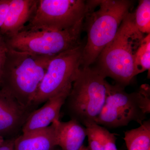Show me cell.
<instances>
[{"mask_svg":"<svg viewBox=\"0 0 150 150\" xmlns=\"http://www.w3.org/2000/svg\"><path fill=\"white\" fill-rule=\"evenodd\" d=\"M54 56L33 55L8 48L1 89L27 109L33 104L48 64Z\"/></svg>","mask_w":150,"mask_h":150,"instance_id":"cell-2","label":"cell"},{"mask_svg":"<svg viewBox=\"0 0 150 150\" xmlns=\"http://www.w3.org/2000/svg\"><path fill=\"white\" fill-rule=\"evenodd\" d=\"M71 89L65 91L49 98L42 107L28 115L23 126V134L44 129L51 123L59 120L61 108Z\"/></svg>","mask_w":150,"mask_h":150,"instance_id":"cell-9","label":"cell"},{"mask_svg":"<svg viewBox=\"0 0 150 150\" xmlns=\"http://www.w3.org/2000/svg\"><path fill=\"white\" fill-rule=\"evenodd\" d=\"M84 125L88 139L89 150H103L100 125L95 122L86 123Z\"/></svg>","mask_w":150,"mask_h":150,"instance_id":"cell-17","label":"cell"},{"mask_svg":"<svg viewBox=\"0 0 150 150\" xmlns=\"http://www.w3.org/2000/svg\"><path fill=\"white\" fill-rule=\"evenodd\" d=\"M11 0H0V28L4 24Z\"/></svg>","mask_w":150,"mask_h":150,"instance_id":"cell-20","label":"cell"},{"mask_svg":"<svg viewBox=\"0 0 150 150\" xmlns=\"http://www.w3.org/2000/svg\"><path fill=\"white\" fill-rule=\"evenodd\" d=\"M134 23V13L130 12L121 23L116 35L98 58L96 68L105 78H112L125 87L137 76L134 58L144 38Z\"/></svg>","mask_w":150,"mask_h":150,"instance_id":"cell-3","label":"cell"},{"mask_svg":"<svg viewBox=\"0 0 150 150\" xmlns=\"http://www.w3.org/2000/svg\"><path fill=\"white\" fill-rule=\"evenodd\" d=\"M123 139L128 150H150V120L144 121L138 128L126 131Z\"/></svg>","mask_w":150,"mask_h":150,"instance_id":"cell-14","label":"cell"},{"mask_svg":"<svg viewBox=\"0 0 150 150\" xmlns=\"http://www.w3.org/2000/svg\"><path fill=\"white\" fill-rule=\"evenodd\" d=\"M83 21L74 27L60 30H22L6 37L9 48L40 56H56L82 44Z\"/></svg>","mask_w":150,"mask_h":150,"instance_id":"cell-6","label":"cell"},{"mask_svg":"<svg viewBox=\"0 0 150 150\" xmlns=\"http://www.w3.org/2000/svg\"><path fill=\"white\" fill-rule=\"evenodd\" d=\"M105 78L96 68L80 67L67 98L74 119L96 123L105 102Z\"/></svg>","mask_w":150,"mask_h":150,"instance_id":"cell-5","label":"cell"},{"mask_svg":"<svg viewBox=\"0 0 150 150\" xmlns=\"http://www.w3.org/2000/svg\"><path fill=\"white\" fill-rule=\"evenodd\" d=\"M134 64L137 75L150 68V34L143 38L135 55Z\"/></svg>","mask_w":150,"mask_h":150,"instance_id":"cell-15","label":"cell"},{"mask_svg":"<svg viewBox=\"0 0 150 150\" xmlns=\"http://www.w3.org/2000/svg\"><path fill=\"white\" fill-rule=\"evenodd\" d=\"M84 45L55 56L48 64L33 104H40L71 89L81 66Z\"/></svg>","mask_w":150,"mask_h":150,"instance_id":"cell-8","label":"cell"},{"mask_svg":"<svg viewBox=\"0 0 150 150\" xmlns=\"http://www.w3.org/2000/svg\"><path fill=\"white\" fill-rule=\"evenodd\" d=\"M8 50V47L7 44L6 38L0 33V82L2 76Z\"/></svg>","mask_w":150,"mask_h":150,"instance_id":"cell-19","label":"cell"},{"mask_svg":"<svg viewBox=\"0 0 150 150\" xmlns=\"http://www.w3.org/2000/svg\"><path fill=\"white\" fill-rule=\"evenodd\" d=\"M58 121L44 129L23 134L15 140V150H52L58 146L56 125Z\"/></svg>","mask_w":150,"mask_h":150,"instance_id":"cell-12","label":"cell"},{"mask_svg":"<svg viewBox=\"0 0 150 150\" xmlns=\"http://www.w3.org/2000/svg\"><path fill=\"white\" fill-rule=\"evenodd\" d=\"M106 97L96 123L110 128L126 126L131 121L142 124L150 112L149 85L141 86L139 90L126 92L124 87L105 81Z\"/></svg>","mask_w":150,"mask_h":150,"instance_id":"cell-4","label":"cell"},{"mask_svg":"<svg viewBox=\"0 0 150 150\" xmlns=\"http://www.w3.org/2000/svg\"><path fill=\"white\" fill-rule=\"evenodd\" d=\"M134 13V23L143 33H150V1L141 0Z\"/></svg>","mask_w":150,"mask_h":150,"instance_id":"cell-16","label":"cell"},{"mask_svg":"<svg viewBox=\"0 0 150 150\" xmlns=\"http://www.w3.org/2000/svg\"><path fill=\"white\" fill-rule=\"evenodd\" d=\"M79 150H89V149L88 148L85 146H84L83 145L82 146Z\"/></svg>","mask_w":150,"mask_h":150,"instance_id":"cell-22","label":"cell"},{"mask_svg":"<svg viewBox=\"0 0 150 150\" xmlns=\"http://www.w3.org/2000/svg\"><path fill=\"white\" fill-rule=\"evenodd\" d=\"M83 22L87 40L82 54V67H90L102 50L115 37L121 23L130 12L133 1H87Z\"/></svg>","mask_w":150,"mask_h":150,"instance_id":"cell-1","label":"cell"},{"mask_svg":"<svg viewBox=\"0 0 150 150\" xmlns=\"http://www.w3.org/2000/svg\"><path fill=\"white\" fill-rule=\"evenodd\" d=\"M38 0H11L0 33L9 37L18 33L34 15Z\"/></svg>","mask_w":150,"mask_h":150,"instance_id":"cell-10","label":"cell"},{"mask_svg":"<svg viewBox=\"0 0 150 150\" xmlns=\"http://www.w3.org/2000/svg\"><path fill=\"white\" fill-rule=\"evenodd\" d=\"M100 131L102 138L103 150H117L115 134L110 133L101 126Z\"/></svg>","mask_w":150,"mask_h":150,"instance_id":"cell-18","label":"cell"},{"mask_svg":"<svg viewBox=\"0 0 150 150\" xmlns=\"http://www.w3.org/2000/svg\"><path fill=\"white\" fill-rule=\"evenodd\" d=\"M86 11L83 0H38L34 15L22 30L68 29L83 21Z\"/></svg>","mask_w":150,"mask_h":150,"instance_id":"cell-7","label":"cell"},{"mask_svg":"<svg viewBox=\"0 0 150 150\" xmlns=\"http://www.w3.org/2000/svg\"><path fill=\"white\" fill-rule=\"evenodd\" d=\"M26 108L0 89V136L13 134L24 124Z\"/></svg>","mask_w":150,"mask_h":150,"instance_id":"cell-11","label":"cell"},{"mask_svg":"<svg viewBox=\"0 0 150 150\" xmlns=\"http://www.w3.org/2000/svg\"><path fill=\"white\" fill-rule=\"evenodd\" d=\"M56 132L58 146L63 150H79L87 137L85 127L74 119L57 121Z\"/></svg>","mask_w":150,"mask_h":150,"instance_id":"cell-13","label":"cell"},{"mask_svg":"<svg viewBox=\"0 0 150 150\" xmlns=\"http://www.w3.org/2000/svg\"><path fill=\"white\" fill-rule=\"evenodd\" d=\"M15 140H6L0 142V150H15Z\"/></svg>","mask_w":150,"mask_h":150,"instance_id":"cell-21","label":"cell"}]
</instances>
